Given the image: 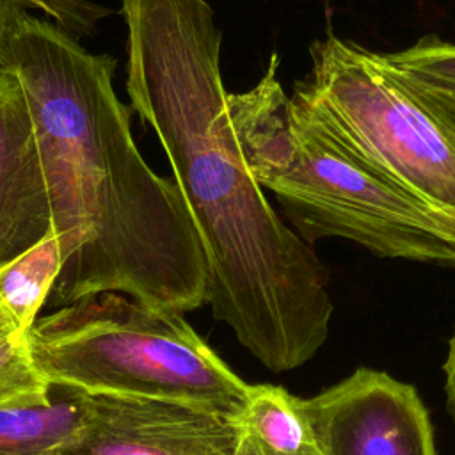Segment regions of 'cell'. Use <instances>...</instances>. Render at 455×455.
Returning <instances> with one entry per match:
<instances>
[{"mask_svg": "<svg viewBox=\"0 0 455 455\" xmlns=\"http://www.w3.org/2000/svg\"><path fill=\"white\" fill-rule=\"evenodd\" d=\"M130 107L153 128L199 233L215 320L270 371L309 361L329 336V274L249 172L220 75L208 0H121Z\"/></svg>", "mask_w": 455, "mask_h": 455, "instance_id": "obj_1", "label": "cell"}, {"mask_svg": "<svg viewBox=\"0 0 455 455\" xmlns=\"http://www.w3.org/2000/svg\"><path fill=\"white\" fill-rule=\"evenodd\" d=\"M2 69L25 89L60 243L50 302L121 293L181 315L203 306L199 233L176 183L156 174L133 140L130 108L114 89L116 59L25 12Z\"/></svg>", "mask_w": 455, "mask_h": 455, "instance_id": "obj_2", "label": "cell"}, {"mask_svg": "<svg viewBox=\"0 0 455 455\" xmlns=\"http://www.w3.org/2000/svg\"><path fill=\"white\" fill-rule=\"evenodd\" d=\"M270 55L258 84L228 92L249 172L270 190L299 236L345 238L382 258L455 267V217L418 201L352 153L288 96Z\"/></svg>", "mask_w": 455, "mask_h": 455, "instance_id": "obj_3", "label": "cell"}, {"mask_svg": "<svg viewBox=\"0 0 455 455\" xmlns=\"http://www.w3.org/2000/svg\"><path fill=\"white\" fill-rule=\"evenodd\" d=\"M28 343L52 387L85 395L169 400L236 418L251 389L181 313L121 293L39 316Z\"/></svg>", "mask_w": 455, "mask_h": 455, "instance_id": "obj_4", "label": "cell"}, {"mask_svg": "<svg viewBox=\"0 0 455 455\" xmlns=\"http://www.w3.org/2000/svg\"><path fill=\"white\" fill-rule=\"evenodd\" d=\"M309 57L291 98L402 190L455 217V96L338 36L315 41Z\"/></svg>", "mask_w": 455, "mask_h": 455, "instance_id": "obj_5", "label": "cell"}, {"mask_svg": "<svg viewBox=\"0 0 455 455\" xmlns=\"http://www.w3.org/2000/svg\"><path fill=\"white\" fill-rule=\"evenodd\" d=\"M304 409L323 455H437L419 393L386 371L357 368Z\"/></svg>", "mask_w": 455, "mask_h": 455, "instance_id": "obj_6", "label": "cell"}, {"mask_svg": "<svg viewBox=\"0 0 455 455\" xmlns=\"http://www.w3.org/2000/svg\"><path fill=\"white\" fill-rule=\"evenodd\" d=\"M78 435L59 455H233L236 418L180 402L85 395Z\"/></svg>", "mask_w": 455, "mask_h": 455, "instance_id": "obj_7", "label": "cell"}, {"mask_svg": "<svg viewBox=\"0 0 455 455\" xmlns=\"http://www.w3.org/2000/svg\"><path fill=\"white\" fill-rule=\"evenodd\" d=\"M52 229L48 188L28 100L20 78L0 71V267Z\"/></svg>", "mask_w": 455, "mask_h": 455, "instance_id": "obj_8", "label": "cell"}, {"mask_svg": "<svg viewBox=\"0 0 455 455\" xmlns=\"http://www.w3.org/2000/svg\"><path fill=\"white\" fill-rule=\"evenodd\" d=\"M236 425L233 455H323L304 398L281 386L251 384Z\"/></svg>", "mask_w": 455, "mask_h": 455, "instance_id": "obj_9", "label": "cell"}, {"mask_svg": "<svg viewBox=\"0 0 455 455\" xmlns=\"http://www.w3.org/2000/svg\"><path fill=\"white\" fill-rule=\"evenodd\" d=\"M84 421L78 391L43 405L0 409V455H59Z\"/></svg>", "mask_w": 455, "mask_h": 455, "instance_id": "obj_10", "label": "cell"}, {"mask_svg": "<svg viewBox=\"0 0 455 455\" xmlns=\"http://www.w3.org/2000/svg\"><path fill=\"white\" fill-rule=\"evenodd\" d=\"M60 268V243L55 233L0 267V304L20 331L28 332L39 318Z\"/></svg>", "mask_w": 455, "mask_h": 455, "instance_id": "obj_11", "label": "cell"}, {"mask_svg": "<svg viewBox=\"0 0 455 455\" xmlns=\"http://www.w3.org/2000/svg\"><path fill=\"white\" fill-rule=\"evenodd\" d=\"M52 402V386L39 371L28 332L0 334V409L30 407Z\"/></svg>", "mask_w": 455, "mask_h": 455, "instance_id": "obj_12", "label": "cell"}, {"mask_svg": "<svg viewBox=\"0 0 455 455\" xmlns=\"http://www.w3.org/2000/svg\"><path fill=\"white\" fill-rule=\"evenodd\" d=\"M386 57L412 78L455 96V44L428 34L412 46L386 53Z\"/></svg>", "mask_w": 455, "mask_h": 455, "instance_id": "obj_13", "label": "cell"}, {"mask_svg": "<svg viewBox=\"0 0 455 455\" xmlns=\"http://www.w3.org/2000/svg\"><path fill=\"white\" fill-rule=\"evenodd\" d=\"M27 12L23 0H0V71L4 62V48L12 27Z\"/></svg>", "mask_w": 455, "mask_h": 455, "instance_id": "obj_14", "label": "cell"}, {"mask_svg": "<svg viewBox=\"0 0 455 455\" xmlns=\"http://www.w3.org/2000/svg\"><path fill=\"white\" fill-rule=\"evenodd\" d=\"M444 371V396H446V409L455 421V331L448 341L446 359L443 363Z\"/></svg>", "mask_w": 455, "mask_h": 455, "instance_id": "obj_15", "label": "cell"}, {"mask_svg": "<svg viewBox=\"0 0 455 455\" xmlns=\"http://www.w3.org/2000/svg\"><path fill=\"white\" fill-rule=\"evenodd\" d=\"M11 331H20L16 327V323L12 322V318L9 316V313L4 309V306L0 304V334L4 332H11ZM23 332V331H21Z\"/></svg>", "mask_w": 455, "mask_h": 455, "instance_id": "obj_16", "label": "cell"}]
</instances>
